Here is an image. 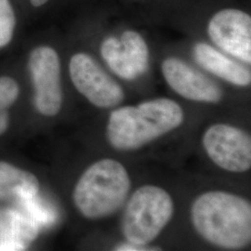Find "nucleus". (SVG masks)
Segmentation results:
<instances>
[{
	"instance_id": "nucleus-1",
	"label": "nucleus",
	"mask_w": 251,
	"mask_h": 251,
	"mask_svg": "<svg viewBox=\"0 0 251 251\" xmlns=\"http://www.w3.org/2000/svg\"><path fill=\"white\" fill-rule=\"evenodd\" d=\"M195 229L207 242L237 250L251 241V206L245 198L225 191L200 195L191 207Z\"/></svg>"
},
{
	"instance_id": "nucleus-2",
	"label": "nucleus",
	"mask_w": 251,
	"mask_h": 251,
	"mask_svg": "<svg viewBox=\"0 0 251 251\" xmlns=\"http://www.w3.org/2000/svg\"><path fill=\"white\" fill-rule=\"evenodd\" d=\"M183 117L179 103L168 98L117 108L108 119V142L119 151L139 149L177 128Z\"/></svg>"
},
{
	"instance_id": "nucleus-3",
	"label": "nucleus",
	"mask_w": 251,
	"mask_h": 251,
	"mask_svg": "<svg viewBox=\"0 0 251 251\" xmlns=\"http://www.w3.org/2000/svg\"><path fill=\"white\" fill-rule=\"evenodd\" d=\"M130 189L128 172L120 162L103 158L84 171L73 199L82 215L98 220L112 215L124 204Z\"/></svg>"
},
{
	"instance_id": "nucleus-4",
	"label": "nucleus",
	"mask_w": 251,
	"mask_h": 251,
	"mask_svg": "<svg viewBox=\"0 0 251 251\" xmlns=\"http://www.w3.org/2000/svg\"><path fill=\"white\" fill-rule=\"evenodd\" d=\"M173 214L171 195L161 187L144 185L128 199L121 230L127 242L149 245L171 222Z\"/></svg>"
},
{
	"instance_id": "nucleus-5",
	"label": "nucleus",
	"mask_w": 251,
	"mask_h": 251,
	"mask_svg": "<svg viewBox=\"0 0 251 251\" xmlns=\"http://www.w3.org/2000/svg\"><path fill=\"white\" fill-rule=\"evenodd\" d=\"M27 67L35 90L36 110L45 117L58 115L63 104L59 54L50 46H37L29 53Z\"/></svg>"
},
{
	"instance_id": "nucleus-6",
	"label": "nucleus",
	"mask_w": 251,
	"mask_h": 251,
	"mask_svg": "<svg viewBox=\"0 0 251 251\" xmlns=\"http://www.w3.org/2000/svg\"><path fill=\"white\" fill-rule=\"evenodd\" d=\"M69 74L75 88L96 107H115L124 99V91L119 84L88 53L73 55Z\"/></svg>"
},
{
	"instance_id": "nucleus-7",
	"label": "nucleus",
	"mask_w": 251,
	"mask_h": 251,
	"mask_svg": "<svg viewBox=\"0 0 251 251\" xmlns=\"http://www.w3.org/2000/svg\"><path fill=\"white\" fill-rule=\"evenodd\" d=\"M210 160L219 168L241 173L251 168V138L241 128L227 124L210 126L202 137Z\"/></svg>"
},
{
	"instance_id": "nucleus-8",
	"label": "nucleus",
	"mask_w": 251,
	"mask_h": 251,
	"mask_svg": "<svg viewBox=\"0 0 251 251\" xmlns=\"http://www.w3.org/2000/svg\"><path fill=\"white\" fill-rule=\"evenodd\" d=\"M100 55L110 69L125 80H134L149 66V49L144 37L132 30L121 37L110 36L100 45Z\"/></svg>"
},
{
	"instance_id": "nucleus-9",
	"label": "nucleus",
	"mask_w": 251,
	"mask_h": 251,
	"mask_svg": "<svg viewBox=\"0 0 251 251\" xmlns=\"http://www.w3.org/2000/svg\"><path fill=\"white\" fill-rule=\"evenodd\" d=\"M207 34L226 53L251 63V17L240 9H225L210 19Z\"/></svg>"
},
{
	"instance_id": "nucleus-10",
	"label": "nucleus",
	"mask_w": 251,
	"mask_h": 251,
	"mask_svg": "<svg viewBox=\"0 0 251 251\" xmlns=\"http://www.w3.org/2000/svg\"><path fill=\"white\" fill-rule=\"evenodd\" d=\"M162 74L168 85L190 100L216 103L223 91L214 81L178 58H168L162 63Z\"/></svg>"
},
{
	"instance_id": "nucleus-11",
	"label": "nucleus",
	"mask_w": 251,
	"mask_h": 251,
	"mask_svg": "<svg viewBox=\"0 0 251 251\" xmlns=\"http://www.w3.org/2000/svg\"><path fill=\"white\" fill-rule=\"evenodd\" d=\"M194 57L201 67L224 80L238 87L251 85V74L249 69L210 45L197 44L194 48Z\"/></svg>"
},
{
	"instance_id": "nucleus-12",
	"label": "nucleus",
	"mask_w": 251,
	"mask_h": 251,
	"mask_svg": "<svg viewBox=\"0 0 251 251\" xmlns=\"http://www.w3.org/2000/svg\"><path fill=\"white\" fill-rule=\"evenodd\" d=\"M38 191L39 182L33 173L0 161V200L35 198Z\"/></svg>"
},
{
	"instance_id": "nucleus-13",
	"label": "nucleus",
	"mask_w": 251,
	"mask_h": 251,
	"mask_svg": "<svg viewBox=\"0 0 251 251\" xmlns=\"http://www.w3.org/2000/svg\"><path fill=\"white\" fill-rule=\"evenodd\" d=\"M20 95L18 82L9 75L0 76V136L9 127V109Z\"/></svg>"
},
{
	"instance_id": "nucleus-14",
	"label": "nucleus",
	"mask_w": 251,
	"mask_h": 251,
	"mask_svg": "<svg viewBox=\"0 0 251 251\" xmlns=\"http://www.w3.org/2000/svg\"><path fill=\"white\" fill-rule=\"evenodd\" d=\"M17 14L12 0H0V49L9 45L15 36Z\"/></svg>"
},
{
	"instance_id": "nucleus-15",
	"label": "nucleus",
	"mask_w": 251,
	"mask_h": 251,
	"mask_svg": "<svg viewBox=\"0 0 251 251\" xmlns=\"http://www.w3.org/2000/svg\"><path fill=\"white\" fill-rule=\"evenodd\" d=\"M157 250L159 249H152V247L150 248L148 245H138L130 242L120 244L115 249V251H150Z\"/></svg>"
},
{
	"instance_id": "nucleus-16",
	"label": "nucleus",
	"mask_w": 251,
	"mask_h": 251,
	"mask_svg": "<svg viewBox=\"0 0 251 251\" xmlns=\"http://www.w3.org/2000/svg\"><path fill=\"white\" fill-rule=\"evenodd\" d=\"M49 1L50 0H28L30 5L34 8H41V7L45 6Z\"/></svg>"
}]
</instances>
